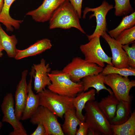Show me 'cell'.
Listing matches in <instances>:
<instances>
[{
    "instance_id": "cell-10",
    "label": "cell",
    "mask_w": 135,
    "mask_h": 135,
    "mask_svg": "<svg viewBox=\"0 0 135 135\" xmlns=\"http://www.w3.org/2000/svg\"><path fill=\"white\" fill-rule=\"evenodd\" d=\"M113 8L112 5L110 4L105 0L97 7H85L83 12L82 18H86V14L89 12H92L93 14L90 16V19L95 16L96 20V26L94 32L91 35H87L89 40L97 36L100 37L104 32L107 31L106 16L108 11Z\"/></svg>"
},
{
    "instance_id": "cell-29",
    "label": "cell",
    "mask_w": 135,
    "mask_h": 135,
    "mask_svg": "<svg viewBox=\"0 0 135 135\" xmlns=\"http://www.w3.org/2000/svg\"><path fill=\"white\" fill-rule=\"evenodd\" d=\"M122 47L126 53L128 58V64L129 67L135 68V43H132L131 46L129 44L122 45Z\"/></svg>"
},
{
    "instance_id": "cell-37",
    "label": "cell",
    "mask_w": 135,
    "mask_h": 135,
    "mask_svg": "<svg viewBox=\"0 0 135 135\" xmlns=\"http://www.w3.org/2000/svg\"></svg>"
},
{
    "instance_id": "cell-14",
    "label": "cell",
    "mask_w": 135,
    "mask_h": 135,
    "mask_svg": "<svg viewBox=\"0 0 135 135\" xmlns=\"http://www.w3.org/2000/svg\"><path fill=\"white\" fill-rule=\"evenodd\" d=\"M46 60L41 59L40 63L34 64L32 67L34 70L33 76L34 78V89L37 94L42 92L46 86L51 83L48 74L50 73L51 68L49 64H46Z\"/></svg>"
},
{
    "instance_id": "cell-24",
    "label": "cell",
    "mask_w": 135,
    "mask_h": 135,
    "mask_svg": "<svg viewBox=\"0 0 135 135\" xmlns=\"http://www.w3.org/2000/svg\"><path fill=\"white\" fill-rule=\"evenodd\" d=\"M111 126L113 135H135V110L126 122L119 125L111 124Z\"/></svg>"
},
{
    "instance_id": "cell-27",
    "label": "cell",
    "mask_w": 135,
    "mask_h": 135,
    "mask_svg": "<svg viewBox=\"0 0 135 135\" xmlns=\"http://www.w3.org/2000/svg\"><path fill=\"white\" fill-rule=\"evenodd\" d=\"M115 14L117 16L127 15L134 11L130 2V0H114Z\"/></svg>"
},
{
    "instance_id": "cell-2",
    "label": "cell",
    "mask_w": 135,
    "mask_h": 135,
    "mask_svg": "<svg viewBox=\"0 0 135 135\" xmlns=\"http://www.w3.org/2000/svg\"><path fill=\"white\" fill-rule=\"evenodd\" d=\"M48 75L51 82L48 88L52 92L73 98L78 93L83 91L82 81L73 82L62 70H54Z\"/></svg>"
},
{
    "instance_id": "cell-18",
    "label": "cell",
    "mask_w": 135,
    "mask_h": 135,
    "mask_svg": "<svg viewBox=\"0 0 135 135\" xmlns=\"http://www.w3.org/2000/svg\"><path fill=\"white\" fill-rule=\"evenodd\" d=\"M16 0H4L3 7L0 13V22L5 26L7 31L13 32V27L16 29H18L20 24L23 22L22 20L14 19L10 15V8L12 3Z\"/></svg>"
},
{
    "instance_id": "cell-17",
    "label": "cell",
    "mask_w": 135,
    "mask_h": 135,
    "mask_svg": "<svg viewBox=\"0 0 135 135\" xmlns=\"http://www.w3.org/2000/svg\"><path fill=\"white\" fill-rule=\"evenodd\" d=\"M96 93V90L92 89L87 92L83 91L78 93L73 98L76 115L80 122H85L84 117L82 113V110L88 102L95 100Z\"/></svg>"
},
{
    "instance_id": "cell-31",
    "label": "cell",
    "mask_w": 135,
    "mask_h": 135,
    "mask_svg": "<svg viewBox=\"0 0 135 135\" xmlns=\"http://www.w3.org/2000/svg\"><path fill=\"white\" fill-rule=\"evenodd\" d=\"M79 125V128L77 129L76 135H87L89 127L87 124L85 122H80Z\"/></svg>"
},
{
    "instance_id": "cell-19",
    "label": "cell",
    "mask_w": 135,
    "mask_h": 135,
    "mask_svg": "<svg viewBox=\"0 0 135 135\" xmlns=\"http://www.w3.org/2000/svg\"><path fill=\"white\" fill-rule=\"evenodd\" d=\"M119 102L114 94H110L98 102V107L109 122L115 116Z\"/></svg>"
},
{
    "instance_id": "cell-8",
    "label": "cell",
    "mask_w": 135,
    "mask_h": 135,
    "mask_svg": "<svg viewBox=\"0 0 135 135\" xmlns=\"http://www.w3.org/2000/svg\"><path fill=\"white\" fill-rule=\"evenodd\" d=\"M100 38L98 36L94 37L88 43L80 45V49L87 61L102 68L105 63L113 66L111 62L112 57L106 54L101 46Z\"/></svg>"
},
{
    "instance_id": "cell-6",
    "label": "cell",
    "mask_w": 135,
    "mask_h": 135,
    "mask_svg": "<svg viewBox=\"0 0 135 135\" xmlns=\"http://www.w3.org/2000/svg\"><path fill=\"white\" fill-rule=\"evenodd\" d=\"M56 116L46 107L40 105L30 121L33 125L42 124L46 129V135H64Z\"/></svg>"
},
{
    "instance_id": "cell-26",
    "label": "cell",
    "mask_w": 135,
    "mask_h": 135,
    "mask_svg": "<svg viewBox=\"0 0 135 135\" xmlns=\"http://www.w3.org/2000/svg\"><path fill=\"white\" fill-rule=\"evenodd\" d=\"M102 73L104 75L110 74H116L122 76L128 77L129 76H135V68L131 67L117 68L108 64L103 68Z\"/></svg>"
},
{
    "instance_id": "cell-23",
    "label": "cell",
    "mask_w": 135,
    "mask_h": 135,
    "mask_svg": "<svg viewBox=\"0 0 135 135\" xmlns=\"http://www.w3.org/2000/svg\"><path fill=\"white\" fill-rule=\"evenodd\" d=\"M0 44L9 57L14 58L17 49L16 45L18 40L16 36L8 35L2 28L0 24Z\"/></svg>"
},
{
    "instance_id": "cell-3",
    "label": "cell",
    "mask_w": 135,
    "mask_h": 135,
    "mask_svg": "<svg viewBox=\"0 0 135 135\" xmlns=\"http://www.w3.org/2000/svg\"><path fill=\"white\" fill-rule=\"evenodd\" d=\"M38 94L40 105L46 107L56 116L61 118H63L64 114L67 111L75 109L73 98L60 95L48 89H44Z\"/></svg>"
},
{
    "instance_id": "cell-4",
    "label": "cell",
    "mask_w": 135,
    "mask_h": 135,
    "mask_svg": "<svg viewBox=\"0 0 135 135\" xmlns=\"http://www.w3.org/2000/svg\"><path fill=\"white\" fill-rule=\"evenodd\" d=\"M84 108L85 122L90 128L101 135H112L111 124L98 107L97 101L88 102Z\"/></svg>"
},
{
    "instance_id": "cell-28",
    "label": "cell",
    "mask_w": 135,
    "mask_h": 135,
    "mask_svg": "<svg viewBox=\"0 0 135 135\" xmlns=\"http://www.w3.org/2000/svg\"><path fill=\"white\" fill-rule=\"evenodd\" d=\"M115 39L122 45H129L135 42V26L123 31Z\"/></svg>"
},
{
    "instance_id": "cell-22",
    "label": "cell",
    "mask_w": 135,
    "mask_h": 135,
    "mask_svg": "<svg viewBox=\"0 0 135 135\" xmlns=\"http://www.w3.org/2000/svg\"><path fill=\"white\" fill-rule=\"evenodd\" d=\"M130 102L124 100L119 101L115 116L110 122L111 124H121L129 118L132 113Z\"/></svg>"
},
{
    "instance_id": "cell-35",
    "label": "cell",
    "mask_w": 135,
    "mask_h": 135,
    "mask_svg": "<svg viewBox=\"0 0 135 135\" xmlns=\"http://www.w3.org/2000/svg\"><path fill=\"white\" fill-rule=\"evenodd\" d=\"M3 50H4L3 47L0 44V58L3 55L2 52Z\"/></svg>"
},
{
    "instance_id": "cell-5",
    "label": "cell",
    "mask_w": 135,
    "mask_h": 135,
    "mask_svg": "<svg viewBox=\"0 0 135 135\" xmlns=\"http://www.w3.org/2000/svg\"><path fill=\"white\" fill-rule=\"evenodd\" d=\"M103 69V68L96 64L76 57L74 58L62 70L68 75L72 81L77 82L86 76L101 72Z\"/></svg>"
},
{
    "instance_id": "cell-30",
    "label": "cell",
    "mask_w": 135,
    "mask_h": 135,
    "mask_svg": "<svg viewBox=\"0 0 135 135\" xmlns=\"http://www.w3.org/2000/svg\"><path fill=\"white\" fill-rule=\"evenodd\" d=\"M76 11L79 18H81L82 0H68Z\"/></svg>"
},
{
    "instance_id": "cell-36",
    "label": "cell",
    "mask_w": 135,
    "mask_h": 135,
    "mask_svg": "<svg viewBox=\"0 0 135 135\" xmlns=\"http://www.w3.org/2000/svg\"><path fill=\"white\" fill-rule=\"evenodd\" d=\"M2 126V122H1L0 121V131Z\"/></svg>"
},
{
    "instance_id": "cell-20",
    "label": "cell",
    "mask_w": 135,
    "mask_h": 135,
    "mask_svg": "<svg viewBox=\"0 0 135 135\" xmlns=\"http://www.w3.org/2000/svg\"><path fill=\"white\" fill-rule=\"evenodd\" d=\"M104 75L101 72L98 74L90 75L82 78V81L84 88L83 91L85 92L90 88H94L96 93H98L101 90H107L110 94L114 93L110 89L107 88L104 82Z\"/></svg>"
},
{
    "instance_id": "cell-32",
    "label": "cell",
    "mask_w": 135,
    "mask_h": 135,
    "mask_svg": "<svg viewBox=\"0 0 135 135\" xmlns=\"http://www.w3.org/2000/svg\"><path fill=\"white\" fill-rule=\"evenodd\" d=\"M35 130L30 135H46V129L43 125L40 123L38 124Z\"/></svg>"
},
{
    "instance_id": "cell-11",
    "label": "cell",
    "mask_w": 135,
    "mask_h": 135,
    "mask_svg": "<svg viewBox=\"0 0 135 135\" xmlns=\"http://www.w3.org/2000/svg\"><path fill=\"white\" fill-rule=\"evenodd\" d=\"M65 0H44L36 9L30 11L26 15L31 16L36 22H44L49 21L55 11Z\"/></svg>"
},
{
    "instance_id": "cell-15",
    "label": "cell",
    "mask_w": 135,
    "mask_h": 135,
    "mask_svg": "<svg viewBox=\"0 0 135 135\" xmlns=\"http://www.w3.org/2000/svg\"><path fill=\"white\" fill-rule=\"evenodd\" d=\"M34 72V70L32 67L30 73V79L28 84V97L22 115L21 119L22 120H25L30 118L40 105L39 95L38 94H34L32 90V78Z\"/></svg>"
},
{
    "instance_id": "cell-25",
    "label": "cell",
    "mask_w": 135,
    "mask_h": 135,
    "mask_svg": "<svg viewBox=\"0 0 135 135\" xmlns=\"http://www.w3.org/2000/svg\"><path fill=\"white\" fill-rule=\"evenodd\" d=\"M135 12L123 17L120 24L115 28L108 32L109 35L115 39L124 30L131 28L135 26Z\"/></svg>"
},
{
    "instance_id": "cell-13",
    "label": "cell",
    "mask_w": 135,
    "mask_h": 135,
    "mask_svg": "<svg viewBox=\"0 0 135 135\" xmlns=\"http://www.w3.org/2000/svg\"><path fill=\"white\" fill-rule=\"evenodd\" d=\"M28 74V70H26L22 72L21 78L17 86L15 94V114L16 118L20 120L28 97V86L26 80Z\"/></svg>"
},
{
    "instance_id": "cell-34",
    "label": "cell",
    "mask_w": 135,
    "mask_h": 135,
    "mask_svg": "<svg viewBox=\"0 0 135 135\" xmlns=\"http://www.w3.org/2000/svg\"><path fill=\"white\" fill-rule=\"evenodd\" d=\"M4 0H0V13L4 5Z\"/></svg>"
},
{
    "instance_id": "cell-33",
    "label": "cell",
    "mask_w": 135,
    "mask_h": 135,
    "mask_svg": "<svg viewBox=\"0 0 135 135\" xmlns=\"http://www.w3.org/2000/svg\"><path fill=\"white\" fill-rule=\"evenodd\" d=\"M87 135H100V134L89 128Z\"/></svg>"
},
{
    "instance_id": "cell-12",
    "label": "cell",
    "mask_w": 135,
    "mask_h": 135,
    "mask_svg": "<svg viewBox=\"0 0 135 135\" xmlns=\"http://www.w3.org/2000/svg\"><path fill=\"white\" fill-rule=\"evenodd\" d=\"M101 36L107 42L110 48L112 54L111 63L117 68H128V56L122 47V45L106 32H104Z\"/></svg>"
},
{
    "instance_id": "cell-21",
    "label": "cell",
    "mask_w": 135,
    "mask_h": 135,
    "mask_svg": "<svg viewBox=\"0 0 135 135\" xmlns=\"http://www.w3.org/2000/svg\"><path fill=\"white\" fill-rule=\"evenodd\" d=\"M64 116V120L62 128L64 135H75L80 122L76 116L75 109L68 110Z\"/></svg>"
},
{
    "instance_id": "cell-7",
    "label": "cell",
    "mask_w": 135,
    "mask_h": 135,
    "mask_svg": "<svg viewBox=\"0 0 135 135\" xmlns=\"http://www.w3.org/2000/svg\"><path fill=\"white\" fill-rule=\"evenodd\" d=\"M104 82L112 89L114 94L119 101L130 102L129 92L135 86V80H130L128 77L116 74L104 75Z\"/></svg>"
},
{
    "instance_id": "cell-1",
    "label": "cell",
    "mask_w": 135,
    "mask_h": 135,
    "mask_svg": "<svg viewBox=\"0 0 135 135\" xmlns=\"http://www.w3.org/2000/svg\"><path fill=\"white\" fill-rule=\"evenodd\" d=\"M79 19L70 2L65 0L55 11L49 20V28L67 29L74 28L86 34L80 26Z\"/></svg>"
},
{
    "instance_id": "cell-16",
    "label": "cell",
    "mask_w": 135,
    "mask_h": 135,
    "mask_svg": "<svg viewBox=\"0 0 135 135\" xmlns=\"http://www.w3.org/2000/svg\"><path fill=\"white\" fill-rule=\"evenodd\" d=\"M52 46L50 40L46 38L41 39L26 49L23 50L17 49L14 58L16 60H19L26 57L36 56L50 49Z\"/></svg>"
},
{
    "instance_id": "cell-9",
    "label": "cell",
    "mask_w": 135,
    "mask_h": 135,
    "mask_svg": "<svg viewBox=\"0 0 135 135\" xmlns=\"http://www.w3.org/2000/svg\"><path fill=\"white\" fill-rule=\"evenodd\" d=\"M14 105L12 94L10 93L6 94L0 106L3 115L2 121L9 123L13 127V131L10 133V135H27L22 123L16 117Z\"/></svg>"
}]
</instances>
